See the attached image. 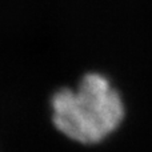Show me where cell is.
<instances>
[{"instance_id":"6da1fadb","label":"cell","mask_w":152,"mask_h":152,"mask_svg":"<svg viewBox=\"0 0 152 152\" xmlns=\"http://www.w3.org/2000/svg\"><path fill=\"white\" fill-rule=\"evenodd\" d=\"M51 104L56 128L81 144L104 140L124 118L120 95L107 77L96 72L84 75L77 91L59 89Z\"/></svg>"}]
</instances>
